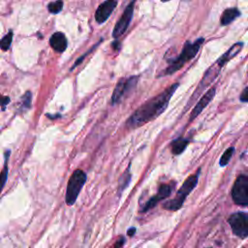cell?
Instances as JSON below:
<instances>
[{
    "label": "cell",
    "mask_w": 248,
    "mask_h": 248,
    "mask_svg": "<svg viewBox=\"0 0 248 248\" xmlns=\"http://www.w3.org/2000/svg\"><path fill=\"white\" fill-rule=\"evenodd\" d=\"M10 102V98L9 97H2V109H5V106Z\"/></svg>",
    "instance_id": "cell-24"
},
{
    "label": "cell",
    "mask_w": 248,
    "mask_h": 248,
    "mask_svg": "<svg viewBox=\"0 0 248 248\" xmlns=\"http://www.w3.org/2000/svg\"><path fill=\"white\" fill-rule=\"evenodd\" d=\"M134 7H135V1L133 0L124 10V13L122 14L121 17L119 18L118 22L115 24L113 31H112V37L113 38H118L120 37L128 28L131 19L133 17L134 14Z\"/></svg>",
    "instance_id": "cell-8"
},
{
    "label": "cell",
    "mask_w": 248,
    "mask_h": 248,
    "mask_svg": "<svg viewBox=\"0 0 248 248\" xmlns=\"http://www.w3.org/2000/svg\"><path fill=\"white\" fill-rule=\"evenodd\" d=\"M232 198L238 205H248V175L241 174L235 179L232 189Z\"/></svg>",
    "instance_id": "cell-5"
},
{
    "label": "cell",
    "mask_w": 248,
    "mask_h": 248,
    "mask_svg": "<svg viewBox=\"0 0 248 248\" xmlns=\"http://www.w3.org/2000/svg\"><path fill=\"white\" fill-rule=\"evenodd\" d=\"M202 43H203L202 38L198 39L194 43L186 42L182 50H181V52H180V54L175 59H172L170 62V65L168 66V68L165 71V75L173 74L174 72H176L177 70L182 68L183 65L186 62H188L189 60L194 58L197 55V53H198L201 46L202 45Z\"/></svg>",
    "instance_id": "cell-2"
},
{
    "label": "cell",
    "mask_w": 248,
    "mask_h": 248,
    "mask_svg": "<svg viewBox=\"0 0 248 248\" xmlns=\"http://www.w3.org/2000/svg\"><path fill=\"white\" fill-rule=\"evenodd\" d=\"M161 1H168V0H161Z\"/></svg>",
    "instance_id": "cell-27"
},
{
    "label": "cell",
    "mask_w": 248,
    "mask_h": 248,
    "mask_svg": "<svg viewBox=\"0 0 248 248\" xmlns=\"http://www.w3.org/2000/svg\"><path fill=\"white\" fill-rule=\"evenodd\" d=\"M124 243H125V238L124 237H120V239L116 240L115 244L113 245V248H121Z\"/></svg>",
    "instance_id": "cell-23"
},
{
    "label": "cell",
    "mask_w": 248,
    "mask_h": 248,
    "mask_svg": "<svg viewBox=\"0 0 248 248\" xmlns=\"http://www.w3.org/2000/svg\"><path fill=\"white\" fill-rule=\"evenodd\" d=\"M86 181V174L81 170H76L69 178L66 191V203L73 205Z\"/></svg>",
    "instance_id": "cell-4"
},
{
    "label": "cell",
    "mask_w": 248,
    "mask_h": 248,
    "mask_svg": "<svg viewBox=\"0 0 248 248\" xmlns=\"http://www.w3.org/2000/svg\"><path fill=\"white\" fill-rule=\"evenodd\" d=\"M187 145H188V140L183 138L176 139L171 142V152L174 155H179L185 150Z\"/></svg>",
    "instance_id": "cell-15"
},
{
    "label": "cell",
    "mask_w": 248,
    "mask_h": 248,
    "mask_svg": "<svg viewBox=\"0 0 248 248\" xmlns=\"http://www.w3.org/2000/svg\"><path fill=\"white\" fill-rule=\"evenodd\" d=\"M173 187L170 184H163L159 187L158 192L155 196L151 197L145 203V205L142 207V209L140 210V212H146L149 209H151L152 207H154L160 201L167 199L168 197L170 196L171 192H172Z\"/></svg>",
    "instance_id": "cell-9"
},
{
    "label": "cell",
    "mask_w": 248,
    "mask_h": 248,
    "mask_svg": "<svg viewBox=\"0 0 248 248\" xmlns=\"http://www.w3.org/2000/svg\"><path fill=\"white\" fill-rule=\"evenodd\" d=\"M240 101L241 102H248V87H246L242 93L240 94Z\"/></svg>",
    "instance_id": "cell-22"
},
{
    "label": "cell",
    "mask_w": 248,
    "mask_h": 248,
    "mask_svg": "<svg viewBox=\"0 0 248 248\" xmlns=\"http://www.w3.org/2000/svg\"><path fill=\"white\" fill-rule=\"evenodd\" d=\"M215 95V88H210L208 89L205 94L200 99V101L197 103V105L195 106V108H193L191 115H190V120H193L194 118H196L204 108L205 107L211 102V100L213 99Z\"/></svg>",
    "instance_id": "cell-11"
},
{
    "label": "cell",
    "mask_w": 248,
    "mask_h": 248,
    "mask_svg": "<svg viewBox=\"0 0 248 248\" xmlns=\"http://www.w3.org/2000/svg\"><path fill=\"white\" fill-rule=\"evenodd\" d=\"M138 76L135 77H131L129 78H121L118 83L116 84L113 93H112V97H111V103L113 105L118 104L121 99L123 98V96L130 91L132 88H134L138 82Z\"/></svg>",
    "instance_id": "cell-7"
},
{
    "label": "cell",
    "mask_w": 248,
    "mask_h": 248,
    "mask_svg": "<svg viewBox=\"0 0 248 248\" xmlns=\"http://www.w3.org/2000/svg\"><path fill=\"white\" fill-rule=\"evenodd\" d=\"M130 180H131V174H130L129 169H128V170H126V172L123 173V175H122V176L120 177V179H119V193H120L123 189H125V188L127 187V185L129 184Z\"/></svg>",
    "instance_id": "cell-19"
},
{
    "label": "cell",
    "mask_w": 248,
    "mask_h": 248,
    "mask_svg": "<svg viewBox=\"0 0 248 248\" xmlns=\"http://www.w3.org/2000/svg\"><path fill=\"white\" fill-rule=\"evenodd\" d=\"M13 40V32L10 31L8 34H6L2 39H1V48L2 50H8V48L11 46V43Z\"/></svg>",
    "instance_id": "cell-20"
},
{
    "label": "cell",
    "mask_w": 248,
    "mask_h": 248,
    "mask_svg": "<svg viewBox=\"0 0 248 248\" xmlns=\"http://www.w3.org/2000/svg\"><path fill=\"white\" fill-rule=\"evenodd\" d=\"M31 102H32V94L30 91H26L21 98V104H20L21 109L22 110L28 109L31 107Z\"/></svg>",
    "instance_id": "cell-16"
},
{
    "label": "cell",
    "mask_w": 248,
    "mask_h": 248,
    "mask_svg": "<svg viewBox=\"0 0 248 248\" xmlns=\"http://www.w3.org/2000/svg\"><path fill=\"white\" fill-rule=\"evenodd\" d=\"M198 178H199V171L196 173V174H192L190 175L184 182L183 184L181 185V187L179 188L176 196L165 202L163 204L164 208L167 209V210H172V211H175V210H178L180 209V207L182 206L185 199L188 197V195L195 189V187L197 186V183H198Z\"/></svg>",
    "instance_id": "cell-3"
},
{
    "label": "cell",
    "mask_w": 248,
    "mask_h": 248,
    "mask_svg": "<svg viewBox=\"0 0 248 248\" xmlns=\"http://www.w3.org/2000/svg\"><path fill=\"white\" fill-rule=\"evenodd\" d=\"M7 177H8V167H7V155H6V160H5V166L3 168V170L1 172V179H2V189L4 188L5 186V183H6V180H7Z\"/></svg>",
    "instance_id": "cell-21"
},
{
    "label": "cell",
    "mask_w": 248,
    "mask_h": 248,
    "mask_svg": "<svg viewBox=\"0 0 248 248\" xmlns=\"http://www.w3.org/2000/svg\"><path fill=\"white\" fill-rule=\"evenodd\" d=\"M229 224L232 232L240 237L245 238L248 236V213L235 212L229 217Z\"/></svg>",
    "instance_id": "cell-6"
},
{
    "label": "cell",
    "mask_w": 248,
    "mask_h": 248,
    "mask_svg": "<svg viewBox=\"0 0 248 248\" xmlns=\"http://www.w3.org/2000/svg\"><path fill=\"white\" fill-rule=\"evenodd\" d=\"M178 87V83H173L161 94L148 100L140 106L128 119L129 128H137L158 117L168 107L169 101Z\"/></svg>",
    "instance_id": "cell-1"
},
{
    "label": "cell",
    "mask_w": 248,
    "mask_h": 248,
    "mask_svg": "<svg viewBox=\"0 0 248 248\" xmlns=\"http://www.w3.org/2000/svg\"><path fill=\"white\" fill-rule=\"evenodd\" d=\"M243 46V43L239 42V43H236L234 44L233 46H232L229 50H227L218 60H217V65L222 68L224 66V64H226L228 61H230L232 58H233L237 53L240 52L241 48Z\"/></svg>",
    "instance_id": "cell-13"
},
{
    "label": "cell",
    "mask_w": 248,
    "mask_h": 248,
    "mask_svg": "<svg viewBox=\"0 0 248 248\" xmlns=\"http://www.w3.org/2000/svg\"><path fill=\"white\" fill-rule=\"evenodd\" d=\"M135 232H136V228L135 227H133V228H130L129 230H128V232H127V233H128V235H134V233H135Z\"/></svg>",
    "instance_id": "cell-25"
},
{
    "label": "cell",
    "mask_w": 248,
    "mask_h": 248,
    "mask_svg": "<svg viewBox=\"0 0 248 248\" xmlns=\"http://www.w3.org/2000/svg\"><path fill=\"white\" fill-rule=\"evenodd\" d=\"M112 46H114V48H115V49H116V48H118V47H119V43H118V42H113Z\"/></svg>",
    "instance_id": "cell-26"
},
{
    "label": "cell",
    "mask_w": 248,
    "mask_h": 248,
    "mask_svg": "<svg viewBox=\"0 0 248 248\" xmlns=\"http://www.w3.org/2000/svg\"><path fill=\"white\" fill-rule=\"evenodd\" d=\"M117 5V0H107L104 3H102L96 13H95V19L98 23L105 22L108 16L111 15L112 11L115 9Z\"/></svg>",
    "instance_id": "cell-10"
},
{
    "label": "cell",
    "mask_w": 248,
    "mask_h": 248,
    "mask_svg": "<svg viewBox=\"0 0 248 248\" xmlns=\"http://www.w3.org/2000/svg\"><path fill=\"white\" fill-rule=\"evenodd\" d=\"M63 8V0H56L54 2H50L47 6L48 11L51 14H58Z\"/></svg>",
    "instance_id": "cell-18"
},
{
    "label": "cell",
    "mask_w": 248,
    "mask_h": 248,
    "mask_svg": "<svg viewBox=\"0 0 248 248\" xmlns=\"http://www.w3.org/2000/svg\"><path fill=\"white\" fill-rule=\"evenodd\" d=\"M240 15L239 11L236 8H230L226 9L220 18V22L222 25H228L231 23L232 20H234L238 16Z\"/></svg>",
    "instance_id": "cell-14"
},
{
    "label": "cell",
    "mask_w": 248,
    "mask_h": 248,
    "mask_svg": "<svg viewBox=\"0 0 248 248\" xmlns=\"http://www.w3.org/2000/svg\"><path fill=\"white\" fill-rule=\"evenodd\" d=\"M234 152V148L233 147H230L228 148L224 153L223 155L221 156V159H220V166L221 167H225L231 160L232 154Z\"/></svg>",
    "instance_id": "cell-17"
},
{
    "label": "cell",
    "mask_w": 248,
    "mask_h": 248,
    "mask_svg": "<svg viewBox=\"0 0 248 248\" xmlns=\"http://www.w3.org/2000/svg\"><path fill=\"white\" fill-rule=\"evenodd\" d=\"M50 46L57 52H63L68 46L66 36L62 32H55L49 39Z\"/></svg>",
    "instance_id": "cell-12"
}]
</instances>
